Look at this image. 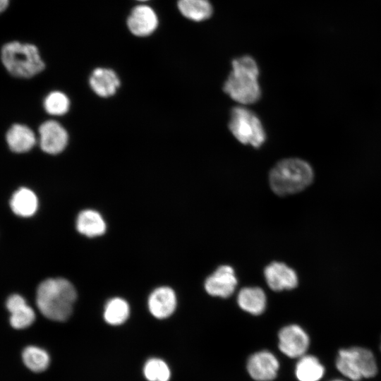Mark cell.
<instances>
[{"label": "cell", "mask_w": 381, "mask_h": 381, "mask_svg": "<svg viewBox=\"0 0 381 381\" xmlns=\"http://www.w3.org/2000/svg\"><path fill=\"white\" fill-rule=\"evenodd\" d=\"M76 297L73 285L67 279H47L37 287L36 303L44 316L52 320L64 321L71 315Z\"/></svg>", "instance_id": "1"}, {"label": "cell", "mask_w": 381, "mask_h": 381, "mask_svg": "<svg viewBox=\"0 0 381 381\" xmlns=\"http://www.w3.org/2000/svg\"><path fill=\"white\" fill-rule=\"evenodd\" d=\"M315 173L311 165L299 158H286L277 162L269 174L272 191L285 196L299 193L313 182Z\"/></svg>", "instance_id": "2"}, {"label": "cell", "mask_w": 381, "mask_h": 381, "mask_svg": "<svg viewBox=\"0 0 381 381\" xmlns=\"http://www.w3.org/2000/svg\"><path fill=\"white\" fill-rule=\"evenodd\" d=\"M232 70L224 84V91L234 100L243 104L258 102L261 96L259 70L255 60L243 56L232 61Z\"/></svg>", "instance_id": "3"}, {"label": "cell", "mask_w": 381, "mask_h": 381, "mask_svg": "<svg viewBox=\"0 0 381 381\" xmlns=\"http://www.w3.org/2000/svg\"><path fill=\"white\" fill-rule=\"evenodd\" d=\"M1 60L8 72L19 78H32L46 67L35 44L18 40L8 41L2 45Z\"/></svg>", "instance_id": "4"}, {"label": "cell", "mask_w": 381, "mask_h": 381, "mask_svg": "<svg viewBox=\"0 0 381 381\" xmlns=\"http://www.w3.org/2000/svg\"><path fill=\"white\" fill-rule=\"evenodd\" d=\"M336 368L345 377L353 381L370 378L377 373V365L369 349L353 346L340 349L336 359Z\"/></svg>", "instance_id": "5"}, {"label": "cell", "mask_w": 381, "mask_h": 381, "mask_svg": "<svg viewBox=\"0 0 381 381\" xmlns=\"http://www.w3.org/2000/svg\"><path fill=\"white\" fill-rule=\"evenodd\" d=\"M229 128L243 144L259 147L265 140V133L258 117L245 107H236L231 109Z\"/></svg>", "instance_id": "6"}, {"label": "cell", "mask_w": 381, "mask_h": 381, "mask_svg": "<svg viewBox=\"0 0 381 381\" xmlns=\"http://www.w3.org/2000/svg\"><path fill=\"white\" fill-rule=\"evenodd\" d=\"M279 350L290 358L305 355L310 345V339L305 330L297 325L282 327L278 334Z\"/></svg>", "instance_id": "7"}, {"label": "cell", "mask_w": 381, "mask_h": 381, "mask_svg": "<svg viewBox=\"0 0 381 381\" xmlns=\"http://www.w3.org/2000/svg\"><path fill=\"white\" fill-rule=\"evenodd\" d=\"M237 284L234 268L228 265H222L206 278L204 287L209 295L226 298L233 294Z\"/></svg>", "instance_id": "8"}, {"label": "cell", "mask_w": 381, "mask_h": 381, "mask_svg": "<svg viewBox=\"0 0 381 381\" xmlns=\"http://www.w3.org/2000/svg\"><path fill=\"white\" fill-rule=\"evenodd\" d=\"M159 20L155 11L149 6L138 5L133 7L126 18V26L134 36L144 37L152 34L158 26Z\"/></svg>", "instance_id": "9"}, {"label": "cell", "mask_w": 381, "mask_h": 381, "mask_svg": "<svg viewBox=\"0 0 381 381\" xmlns=\"http://www.w3.org/2000/svg\"><path fill=\"white\" fill-rule=\"evenodd\" d=\"M40 145L42 150L49 155H57L66 147L68 135L57 121L49 120L39 127Z\"/></svg>", "instance_id": "10"}, {"label": "cell", "mask_w": 381, "mask_h": 381, "mask_svg": "<svg viewBox=\"0 0 381 381\" xmlns=\"http://www.w3.org/2000/svg\"><path fill=\"white\" fill-rule=\"evenodd\" d=\"M279 363L273 353L261 351L251 355L248 360L247 370L256 381H271L277 375Z\"/></svg>", "instance_id": "11"}, {"label": "cell", "mask_w": 381, "mask_h": 381, "mask_svg": "<svg viewBox=\"0 0 381 381\" xmlns=\"http://www.w3.org/2000/svg\"><path fill=\"white\" fill-rule=\"evenodd\" d=\"M264 277L267 286L274 291L293 289L298 282L296 272L282 262H272L267 265Z\"/></svg>", "instance_id": "12"}, {"label": "cell", "mask_w": 381, "mask_h": 381, "mask_svg": "<svg viewBox=\"0 0 381 381\" xmlns=\"http://www.w3.org/2000/svg\"><path fill=\"white\" fill-rule=\"evenodd\" d=\"M176 306V294L173 289L167 286L154 289L147 301L149 311L157 319L170 317L174 313Z\"/></svg>", "instance_id": "13"}, {"label": "cell", "mask_w": 381, "mask_h": 381, "mask_svg": "<svg viewBox=\"0 0 381 381\" xmlns=\"http://www.w3.org/2000/svg\"><path fill=\"white\" fill-rule=\"evenodd\" d=\"M88 81L92 91L101 97L113 96L121 85L120 78L116 71L107 67L94 68Z\"/></svg>", "instance_id": "14"}, {"label": "cell", "mask_w": 381, "mask_h": 381, "mask_svg": "<svg viewBox=\"0 0 381 381\" xmlns=\"http://www.w3.org/2000/svg\"><path fill=\"white\" fill-rule=\"evenodd\" d=\"M6 140L9 149L16 153L28 152L36 143L32 129L20 123H14L8 128Z\"/></svg>", "instance_id": "15"}, {"label": "cell", "mask_w": 381, "mask_h": 381, "mask_svg": "<svg viewBox=\"0 0 381 381\" xmlns=\"http://www.w3.org/2000/svg\"><path fill=\"white\" fill-rule=\"evenodd\" d=\"M237 303L243 310L253 315H259L266 309V294L260 287H243L238 291Z\"/></svg>", "instance_id": "16"}, {"label": "cell", "mask_w": 381, "mask_h": 381, "mask_svg": "<svg viewBox=\"0 0 381 381\" xmlns=\"http://www.w3.org/2000/svg\"><path fill=\"white\" fill-rule=\"evenodd\" d=\"M10 206L16 215L28 217L33 215L37 210V197L32 190L22 187L12 195Z\"/></svg>", "instance_id": "17"}, {"label": "cell", "mask_w": 381, "mask_h": 381, "mask_svg": "<svg viewBox=\"0 0 381 381\" xmlns=\"http://www.w3.org/2000/svg\"><path fill=\"white\" fill-rule=\"evenodd\" d=\"M76 228L78 232L86 236L95 237L105 232L106 223L98 212L84 210L78 216Z\"/></svg>", "instance_id": "18"}, {"label": "cell", "mask_w": 381, "mask_h": 381, "mask_svg": "<svg viewBox=\"0 0 381 381\" xmlns=\"http://www.w3.org/2000/svg\"><path fill=\"white\" fill-rule=\"evenodd\" d=\"M325 372L324 365L313 355H303L300 357L295 369L298 381H319Z\"/></svg>", "instance_id": "19"}, {"label": "cell", "mask_w": 381, "mask_h": 381, "mask_svg": "<svg viewBox=\"0 0 381 381\" xmlns=\"http://www.w3.org/2000/svg\"><path fill=\"white\" fill-rule=\"evenodd\" d=\"M177 6L184 17L196 22L208 18L212 13L208 0H179Z\"/></svg>", "instance_id": "20"}, {"label": "cell", "mask_w": 381, "mask_h": 381, "mask_svg": "<svg viewBox=\"0 0 381 381\" xmlns=\"http://www.w3.org/2000/svg\"><path fill=\"white\" fill-rule=\"evenodd\" d=\"M22 359L26 368L34 373L44 371L50 364V356L47 351L36 346L25 347Z\"/></svg>", "instance_id": "21"}, {"label": "cell", "mask_w": 381, "mask_h": 381, "mask_svg": "<svg viewBox=\"0 0 381 381\" xmlns=\"http://www.w3.org/2000/svg\"><path fill=\"white\" fill-rule=\"evenodd\" d=\"M129 313V306L125 300L114 298L105 306L104 318L109 325H119L127 320Z\"/></svg>", "instance_id": "22"}, {"label": "cell", "mask_w": 381, "mask_h": 381, "mask_svg": "<svg viewBox=\"0 0 381 381\" xmlns=\"http://www.w3.org/2000/svg\"><path fill=\"white\" fill-rule=\"evenodd\" d=\"M143 375L148 381H169L171 370L167 363L162 359L151 358L143 366Z\"/></svg>", "instance_id": "23"}, {"label": "cell", "mask_w": 381, "mask_h": 381, "mask_svg": "<svg viewBox=\"0 0 381 381\" xmlns=\"http://www.w3.org/2000/svg\"><path fill=\"white\" fill-rule=\"evenodd\" d=\"M69 107V99L60 91L50 92L44 100V108L51 115H63L68 111Z\"/></svg>", "instance_id": "24"}, {"label": "cell", "mask_w": 381, "mask_h": 381, "mask_svg": "<svg viewBox=\"0 0 381 381\" xmlns=\"http://www.w3.org/2000/svg\"><path fill=\"white\" fill-rule=\"evenodd\" d=\"M34 310L27 304L17 310L11 313L10 324L15 329H24L29 327L35 320Z\"/></svg>", "instance_id": "25"}, {"label": "cell", "mask_w": 381, "mask_h": 381, "mask_svg": "<svg viewBox=\"0 0 381 381\" xmlns=\"http://www.w3.org/2000/svg\"><path fill=\"white\" fill-rule=\"evenodd\" d=\"M25 305V299L18 294L10 296L6 303V308L10 313H13Z\"/></svg>", "instance_id": "26"}, {"label": "cell", "mask_w": 381, "mask_h": 381, "mask_svg": "<svg viewBox=\"0 0 381 381\" xmlns=\"http://www.w3.org/2000/svg\"><path fill=\"white\" fill-rule=\"evenodd\" d=\"M11 0H0V11L4 12L10 5Z\"/></svg>", "instance_id": "27"}, {"label": "cell", "mask_w": 381, "mask_h": 381, "mask_svg": "<svg viewBox=\"0 0 381 381\" xmlns=\"http://www.w3.org/2000/svg\"><path fill=\"white\" fill-rule=\"evenodd\" d=\"M330 381H344V380H339V379H334V380H332Z\"/></svg>", "instance_id": "28"}, {"label": "cell", "mask_w": 381, "mask_h": 381, "mask_svg": "<svg viewBox=\"0 0 381 381\" xmlns=\"http://www.w3.org/2000/svg\"><path fill=\"white\" fill-rule=\"evenodd\" d=\"M137 1H147V0H137Z\"/></svg>", "instance_id": "29"}]
</instances>
